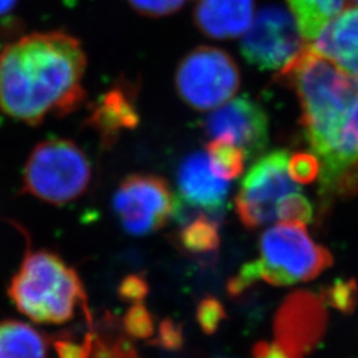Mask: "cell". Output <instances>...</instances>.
Segmentation results:
<instances>
[{
  "instance_id": "cell-1",
  "label": "cell",
  "mask_w": 358,
  "mask_h": 358,
  "mask_svg": "<svg viewBox=\"0 0 358 358\" xmlns=\"http://www.w3.org/2000/svg\"><path fill=\"white\" fill-rule=\"evenodd\" d=\"M296 92L301 127L321 159L320 196L325 205L358 192V78L304 47L279 72Z\"/></svg>"
},
{
  "instance_id": "cell-2",
  "label": "cell",
  "mask_w": 358,
  "mask_h": 358,
  "mask_svg": "<svg viewBox=\"0 0 358 358\" xmlns=\"http://www.w3.org/2000/svg\"><path fill=\"white\" fill-rule=\"evenodd\" d=\"M85 69L76 38L60 31L23 36L0 53V112L31 127L71 115L85 100Z\"/></svg>"
},
{
  "instance_id": "cell-3",
  "label": "cell",
  "mask_w": 358,
  "mask_h": 358,
  "mask_svg": "<svg viewBox=\"0 0 358 358\" xmlns=\"http://www.w3.org/2000/svg\"><path fill=\"white\" fill-rule=\"evenodd\" d=\"M7 292L16 309L38 324H66L75 317L77 307L92 320L76 269L48 250L27 252Z\"/></svg>"
},
{
  "instance_id": "cell-4",
  "label": "cell",
  "mask_w": 358,
  "mask_h": 358,
  "mask_svg": "<svg viewBox=\"0 0 358 358\" xmlns=\"http://www.w3.org/2000/svg\"><path fill=\"white\" fill-rule=\"evenodd\" d=\"M332 264V254L315 243L303 223L284 222L262 234L259 257L244 263L231 278L227 292L241 296L260 280L273 287L309 282Z\"/></svg>"
},
{
  "instance_id": "cell-5",
  "label": "cell",
  "mask_w": 358,
  "mask_h": 358,
  "mask_svg": "<svg viewBox=\"0 0 358 358\" xmlns=\"http://www.w3.org/2000/svg\"><path fill=\"white\" fill-rule=\"evenodd\" d=\"M90 158L71 140L40 142L27 159L23 192L50 205L71 203L88 190Z\"/></svg>"
},
{
  "instance_id": "cell-6",
  "label": "cell",
  "mask_w": 358,
  "mask_h": 358,
  "mask_svg": "<svg viewBox=\"0 0 358 358\" xmlns=\"http://www.w3.org/2000/svg\"><path fill=\"white\" fill-rule=\"evenodd\" d=\"M241 87V72L220 48L198 47L179 63L176 88L192 109L211 110L230 101Z\"/></svg>"
},
{
  "instance_id": "cell-7",
  "label": "cell",
  "mask_w": 358,
  "mask_h": 358,
  "mask_svg": "<svg viewBox=\"0 0 358 358\" xmlns=\"http://www.w3.org/2000/svg\"><path fill=\"white\" fill-rule=\"evenodd\" d=\"M179 201L164 178L130 174L113 196V210L121 226L133 236H145L165 227L179 214Z\"/></svg>"
},
{
  "instance_id": "cell-8",
  "label": "cell",
  "mask_w": 358,
  "mask_h": 358,
  "mask_svg": "<svg viewBox=\"0 0 358 358\" xmlns=\"http://www.w3.org/2000/svg\"><path fill=\"white\" fill-rule=\"evenodd\" d=\"M288 159L287 150H273L260 157L245 174L235 198V208L247 229H257L278 220L276 207L280 199L301 192L289 177Z\"/></svg>"
},
{
  "instance_id": "cell-9",
  "label": "cell",
  "mask_w": 358,
  "mask_h": 358,
  "mask_svg": "<svg viewBox=\"0 0 358 358\" xmlns=\"http://www.w3.org/2000/svg\"><path fill=\"white\" fill-rule=\"evenodd\" d=\"M301 38L294 15L280 6H266L245 31L241 52L260 71H282L303 51Z\"/></svg>"
},
{
  "instance_id": "cell-10",
  "label": "cell",
  "mask_w": 358,
  "mask_h": 358,
  "mask_svg": "<svg viewBox=\"0 0 358 358\" xmlns=\"http://www.w3.org/2000/svg\"><path fill=\"white\" fill-rule=\"evenodd\" d=\"M327 327L320 296L309 291L288 294L273 320V343L289 358H306L319 345Z\"/></svg>"
},
{
  "instance_id": "cell-11",
  "label": "cell",
  "mask_w": 358,
  "mask_h": 358,
  "mask_svg": "<svg viewBox=\"0 0 358 358\" xmlns=\"http://www.w3.org/2000/svg\"><path fill=\"white\" fill-rule=\"evenodd\" d=\"M203 129L214 140L236 145L247 158L264 152L268 143V115L247 94L231 99L207 115Z\"/></svg>"
},
{
  "instance_id": "cell-12",
  "label": "cell",
  "mask_w": 358,
  "mask_h": 358,
  "mask_svg": "<svg viewBox=\"0 0 358 358\" xmlns=\"http://www.w3.org/2000/svg\"><path fill=\"white\" fill-rule=\"evenodd\" d=\"M179 195L186 205L208 214L220 213L230 192L229 180L211 170L206 153H192L180 164L177 174Z\"/></svg>"
},
{
  "instance_id": "cell-13",
  "label": "cell",
  "mask_w": 358,
  "mask_h": 358,
  "mask_svg": "<svg viewBox=\"0 0 358 358\" xmlns=\"http://www.w3.org/2000/svg\"><path fill=\"white\" fill-rule=\"evenodd\" d=\"M136 99L130 85L118 84L93 103L88 125L99 133L105 146H112L122 133L140 124Z\"/></svg>"
},
{
  "instance_id": "cell-14",
  "label": "cell",
  "mask_w": 358,
  "mask_h": 358,
  "mask_svg": "<svg viewBox=\"0 0 358 358\" xmlns=\"http://www.w3.org/2000/svg\"><path fill=\"white\" fill-rule=\"evenodd\" d=\"M308 47L358 78V7L337 13Z\"/></svg>"
},
{
  "instance_id": "cell-15",
  "label": "cell",
  "mask_w": 358,
  "mask_h": 358,
  "mask_svg": "<svg viewBox=\"0 0 358 358\" xmlns=\"http://www.w3.org/2000/svg\"><path fill=\"white\" fill-rule=\"evenodd\" d=\"M254 19V0H201L194 22L208 38L224 40L243 35Z\"/></svg>"
},
{
  "instance_id": "cell-16",
  "label": "cell",
  "mask_w": 358,
  "mask_h": 358,
  "mask_svg": "<svg viewBox=\"0 0 358 358\" xmlns=\"http://www.w3.org/2000/svg\"><path fill=\"white\" fill-rule=\"evenodd\" d=\"M51 340L23 321H0V358H47Z\"/></svg>"
},
{
  "instance_id": "cell-17",
  "label": "cell",
  "mask_w": 358,
  "mask_h": 358,
  "mask_svg": "<svg viewBox=\"0 0 358 358\" xmlns=\"http://www.w3.org/2000/svg\"><path fill=\"white\" fill-rule=\"evenodd\" d=\"M294 20L303 38L310 43L337 13L346 0H288Z\"/></svg>"
},
{
  "instance_id": "cell-18",
  "label": "cell",
  "mask_w": 358,
  "mask_h": 358,
  "mask_svg": "<svg viewBox=\"0 0 358 358\" xmlns=\"http://www.w3.org/2000/svg\"><path fill=\"white\" fill-rule=\"evenodd\" d=\"M178 243L185 252L194 256L213 255L220 244L219 229L211 215H198L178 232Z\"/></svg>"
},
{
  "instance_id": "cell-19",
  "label": "cell",
  "mask_w": 358,
  "mask_h": 358,
  "mask_svg": "<svg viewBox=\"0 0 358 358\" xmlns=\"http://www.w3.org/2000/svg\"><path fill=\"white\" fill-rule=\"evenodd\" d=\"M206 155L211 170L219 178L232 180L242 176L245 165V154L234 143L215 138L207 143Z\"/></svg>"
},
{
  "instance_id": "cell-20",
  "label": "cell",
  "mask_w": 358,
  "mask_h": 358,
  "mask_svg": "<svg viewBox=\"0 0 358 358\" xmlns=\"http://www.w3.org/2000/svg\"><path fill=\"white\" fill-rule=\"evenodd\" d=\"M321 301L344 313H352L358 304V285L355 279H337L321 288Z\"/></svg>"
},
{
  "instance_id": "cell-21",
  "label": "cell",
  "mask_w": 358,
  "mask_h": 358,
  "mask_svg": "<svg viewBox=\"0 0 358 358\" xmlns=\"http://www.w3.org/2000/svg\"><path fill=\"white\" fill-rule=\"evenodd\" d=\"M51 343L59 358H90L94 345V327H90L80 338L72 333H59L52 337Z\"/></svg>"
},
{
  "instance_id": "cell-22",
  "label": "cell",
  "mask_w": 358,
  "mask_h": 358,
  "mask_svg": "<svg viewBox=\"0 0 358 358\" xmlns=\"http://www.w3.org/2000/svg\"><path fill=\"white\" fill-rule=\"evenodd\" d=\"M121 327L127 336L137 340H149L155 333L154 316L143 303H134L129 308Z\"/></svg>"
},
{
  "instance_id": "cell-23",
  "label": "cell",
  "mask_w": 358,
  "mask_h": 358,
  "mask_svg": "<svg viewBox=\"0 0 358 358\" xmlns=\"http://www.w3.org/2000/svg\"><path fill=\"white\" fill-rule=\"evenodd\" d=\"M276 217L278 220L282 222H296L307 224L312 222L313 207L303 194L294 192L280 199L276 207Z\"/></svg>"
},
{
  "instance_id": "cell-24",
  "label": "cell",
  "mask_w": 358,
  "mask_h": 358,
  "mask_svg": "<svg viewBox=\"0 0 358 358\" xmlns=\"http://www.w3.org/2000/svg\"><path fill=\"white\" fill-rule=\"evenodd\" d=\"M195 319L202 332L207 336L215 334L223 321L227 319L226 308L217 297L206 296L196 306Z\"/></svg>"
},
{
  "instance_id": "cell-25",
  "label": "cell",
  "mask_w": 358,
  "mask_h": 358,
  "mask_svg": "<svg viewBox=\"0 0 358 358\" xmlns=\"http://www.w3.org/2000/svg\"><path fill=\"white\" fill-rule=\"evenodd\" d=\"M185 343L183 327L178 321L166 317L159 321L158 331L154 333V338H149L148 344L164 349L166 352L179 350Z\"/></svg>"
},
{
  "instance_id": "cell-26",
  "label": "cell",
  "mask_w": 358,
  "mask_h": 358,
  "mask_svg": "<svg viewBox=\"0 0 358 358\" xmlns=\"http://www.w3.org/2000/svg\"><path fill=\"white\" fill-rule=\"evenodd\" d=\"M288 173L296 183L307 185L320 174V162L312 153H296L288 159Z\"/></svg>"
},
{
  "instance_id": "cell-27",
  "label": "cell",
  "mask_w": 358,
  "mask_h": 358,
  "mask_svg": "<svg viewBox=\"0 0 358 358\" xmlns=\"http://www.w3.org/2000/svg\"><path fill=\"white\" fill-rule=\"evenodd\" d=\"M149 294V282L141 273H131L122 279L118 287V296L125 303H142Z\"/></svg>"
},
{
  "instance_id": "cell-28",
  "label": "cell",
  "mask_w": 358,
  "mask_h": 358,
  "mask_svg": "<svg viewBox=\"0 0 358 358\" xmlns=\"http://www.w3.org/2000/svg\"><path fill=\"white\" fill-rule=\"evenodd\" d=\"M128 1L137 13L146 16H153V17H161V16H167V15L177 13L185 3V0H128Z\"/></svg>"
},
{
  "instance_id": "cell-29",
  "label": "cell",
  "mask_w": 358,
  "mask_h": 358,
  "mask_svg": "<svg viewBox=\"0 0 358 358\" xmlns=\"http://www.w3.org/2000/svg\"><path fill=\"white\" fill-rule=\"evenodd\" d=\"M254 358H289L273 341H259L252 348Z\"/></svg>"
},
{
  "instance_id": "cell-30",
  "label": "cell",
  "mask_w": 358,
  "mask_h": 358,
  "mask_svg": "<svg viewBox=\"0 0 358 358\" xmlns=\"http://www.w3.org/2000/svg\"><path fill=\"white\" fill-rule=\"evenodd\" d=\"M17 0H0V16L11 13Z\"/></svg>"
},
{
  "instance_id": "cell-31",
  "label": "cell",
  "mask_w": 358,
  "mask_h": 358,
  "mask_svg": "<svg viewBox=\"0 0 358 358\" xmlns=\"http://www.w3.org/2000/svg\"><path fill=\"white\" fill-rule=\"evenodd\" d=\"M127 358H140V357H138V355H136V356H130V357H127Z\"/></svg>"
},
{
  "instance_id": "cell-32",
  "label": "cell",
  "mask_w": 358,
  "mask_h": 358,
  "mask_svg": "<svg viewBox=\"0 0 358 358\" xmlns=\"http://www.w3.org/2000/svg\"><path fill=\"white\" fill-rule=\"evenodd\" d=\"M355 1H357V3H358V0H355Z\"/></svg>"
}]
</instances>
